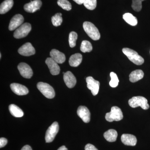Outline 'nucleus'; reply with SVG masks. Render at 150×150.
Here are the masks:
<instances>
[{
    "mask_svg": "<svg viewBox=\"0 0 150 150\" xmlns=\"http://www.w3.org/2000/svg\"><path fill=\"white\" fill-rule=\"evenodd\" d=\"M83 28L86 33L93 40H99L100 33L96 26L91 22L86 21L83 23Z\"/></svg>",
    "mask_w": 150,
    "mask_h": 150,
    "instance_id": "nucleus-1",
    "label": "nucleus"
},
{
    "mask_svg": "<svg viewBox=\"0 0 150 150\" xmlns=\"http://www.w3.org/2000/svg\"><path fill=\"white\" fill-rule=\"evenodd\" d=\"M123 54H125L130 61L137 65L143 64L144 62V58L139 55L137 52L129 48H123L122 49Z\"/></svg>",
    "mask_w": 150,
    "mask_h": 150,
    "instance_id": "nucleus-2",
    "label": "nucleus"
},
{
    "mask_svg": "<svg viewBox=\"0 0 150 150\" xmlns=\"http://www.w3.org/2000/svg\"><path fill=\"white\" fill-rule=\"evenodd\" d=\"M129 105L133 108L140 106L144 110H147L150 107L147 100L143 96L133 97L129 100Z\"/></svg>",
    "mask_w": 150,
    "mask_h": 150,
    "instance_id": "nucleus-3",
    "label": "nucleus"
},
{
    "mask_svg": "<svg viewBox=\"0 0 150 150\" xmlns=\"http://www.w3.org/2000/svg\"><path fill=\"white\" fill-rule=\"evenodd\" d=\"M105 118L108 122L120 121L123 118V112L119 108L113 106L111 108L110 112L106 113Z\"/></svg>",
    "mask_w": 150,
    "mask_h": 150,
    "instance_id": "nucleus-4",
    "label": "nucleus"
},
{
    "mask_svg": "<svg viewBox=\"0 0 150 150\" xmlns=\"http://www.w3.org/2000/svg\"><path fill=\"white\" fill-rule=\"evenodd\" d=\"M37 87L40 92L47 98L51 99L55 97L54 89L48 84L40 82L38 83Z\"/></svg>",
    "mask_w": 150,
    "mask_h": 150,
    "instance_id": "nucleus-5",
    "label": "nucleus"
},
{
    "mask_svg": "<svg viewBox=\"0 0 150 150\" xmlns=\"http://www.w3.org/2000/svg\"><path fill=\"white\" fill-rule=\"evenodd\" d=\"M31 30V25L28 23H25L21 25L15 31L14 37L17 39L23 38L28 35Z\"/></svg>",
    "mask_w": 150,
    "mask_h": 150,
    "instance_id": "nucleus-6",
    "label": "nucleus"
},
{
    "mask_svg": "<svg viewBox=\"0 0 150 150\" xmlns=\"http://www.w3.org/2000/svg\"><path fill=\"white\" fill-rule=\"evenodd\" d=\"M59 131V125L58 122H54L52 123L46 132L45 140L46 143L53 142Z\"/></svg>",
    "mask_w": 150,
    "mask_h": 150,
    "instance_id": "nucleus-7",
    "label": "nucleus"
},
{
    "mask_svg": "<svg viewBox=\"0 0 150 150\" xmlns=\"http://www.w3.org/2000/svg\"><path fill=\"white\" fill-rule=\"evenodd\" d=\"M86 81L87 84V87L91 91L93 96H96L99 91L100 82L96 80L92 77L89 76L86 79Z\"/></svg>",
    "mask_w": 150,
    "mask_h": 150,
    "instance_id": "nucleus-8",
    "label": "nucleus"
},
{
    "mask_svg": "<svg viewBox=\"0 0 150 150\" xmlns=\"http://www.w3.org/2000/svg\"><path fill=\"white\" fill-rule=\"evenodd\" d=\"M18 69L23 77L30 79L32 76L33 72L32 69L26 63H21L18 66Z\"/></svg>",
    "mask_w": 150,
    "mask_h": 150,
    "instance_id": "nucleus-9",
    "label": "nucleus"
},
{
    "mask_svg": "<svg viewBox=\"0 0 150 150\" xmlns=\"http://www.w3.org/2000/svg\"><path fill=\"white\" fill-rule=\"evenodd\" d=\"M18 52L22 56H29L35 54V51L31 43H26L19 48Z\"/></svg>",
    "mask_w": 150,
    "mask_h": 150,
    "instance_id": "nucleus-10",
    "label": "nucleus"
},
{
    "mask_svg": "<svg viewBox=\"0 0 150 150\" xmlns=\"http://www.w3.org/2000/svg\"><path fill=\"white\" fill-rule=\"evenodd\" d=\"M77 112L78 116L81 118L84 123H88L90 122L91 113L87 108L85 106H80L78 108Z\"/></svg>",
    "mask_w": 150,
    "mask_h": 150,
    "instance_id": "nucleus-11",
    "label": "nucleus"
},
{
    "mask_svg": "<svg viewBox=\"0 0 150 150\" xmlns=\"http://www.w3.org/2000/svg\"><path fill=\"white\" fill-rule=\"evenodd\" d=\"M24 21V18L21 15L16 14L11 19L9 25V30L11 31L14 30L19 26L22 25Z\"/></svg>",
    "mask_w": 150,
    "mask_h": 150,
    "instance_id": "nucleus-12",
    "label": "nucleus"
},
{
    "mask_svg": "<svg viewBox=\"0 0 150 150\" xmlns=\"http://www.w3.org/2000/svg\"><path fill=\"white\" fill-rule=\"evenodd\" d=\"M41 6L42 2L40 0H34L25 5L24 9L25 11L33 13L39 10Z\"/></svg>",
    "mask_w": 150,
    "mask_h": 150,
    "instance_id": "nucleus-13",
    "label": "nucleus"
},
{
    "mask_svg": "<svg viewBox=\"0 0 150 150\" xmlns=\"http://www.w3.org/2000/svg\"><path fill=\"white\" fill-rule=\"evenodd\" d=\"M46 64L50 70V73L53 75L59 74L60 72V67L58 63L51 58H48L46 60Z\"/></svg>",
    "mask_w": 150,
    "mask_h": 150,
    "instance_id": "nucleus-14",
    "label": "nucleus"
},
{
    "mask_svg": "<svg viewBox=\"0 0 150 150\" xmlns=\"http://www.w3.org/2000/svg\"><path fill=\"white\" fill-rule=\"evenodd\" d=\"M10 87L13 92L18 95H25L29 92L28 89L25 86L20 84L13 83L11 84Z\"/></svg>",
    "mask_w": 150,
    "mask_h": 150,
    "instance_id": "nucleus-15",
    "label": "nucleus"
},
{
    "mask_svg": "<svg viewBox=\"0 0 150 150\" xmlns=\"http://www.w3.org/2000/svg\"><path fill=\"white\" fill-rule=\"evenodd\" d=\"M64 79L66 85L69 88H73L76 83V79L71 71H67L64 75Z\"/></svg>",
    "mask_w": 150,
    "mask_h": 150,
    "instance_id": "nucleus-16",
    "label": "nucleus"
},
{
    "mask_svg": "<svg viewBox=\"0 0 150 150\" xmlns=\"http://www.w3.org/2000/svg\"><path fill=\"white\" fill-rule=\"evenodd\" d=\"M50 55L51 58L58 64H63L66 61L64 54L56 49H52L50 52Z\"/></svg>",
    "mask_w": 150,
    "mask_h": 150,
    "instance_id": "nucleus-17",
    "label": "nucleus"
},
{
    "mask_svg": "<svg viewBox=\"0 0 150 150\" xmlns=\"http://www.w3.org/2000/svg\"><path fill=\"white\" fill-rule=\"evenodd\" d=\"M121 142L126 146H135L137 144V139L134 135L123 134L121 137Z\"/></svg>",
    "mask_w": 150,
    "mask_h": 150,
    "instance_id": "nucleus-18",
    "label": "nucleus"
},
{
    "mask_svg": "<svg viewBox=\"0 0 150 150\" xmlns=\"http://www.w3.org/2000/svg\"><path fill=\"white\" fill-rule=\"evenodd\" d=\"M144 73L142 70H136L133 71L129 75V80L132 83H135L143 79Z\"/></svg>",
    "mask_w": 150,
    "mask_h": 150,
    "instance_id": "nucleus-19",
    "label": "nucleus"
},
{
    "mask_svg": "<svg viewBox=\"0 0 150 150\" xmlns=\"http://www.w3.org/2000/svg\"><path fill=\"white\" fill-rule=\"evenodd\" d=\"M82 61V56L81 54L77 53L72 55L70 57L69 63L71 67H77Z\"/></svg>",
    "mask_w": 150,
    "mask_h": 150,
    "instance_id": "nucleus-20",
    "label": "nucleus"
},
{
    "mask_svg": "<svg viewBox=\"0 0 150 150\" xmlns=\"http://www.w3.org/2000/svg\"><path fill=\"white\" fill-rule=\"evenodd\" d=\"M13 5V0H5L4 1L0 6V13L4 14L6 13L12 8Z\"/></svg>",
    "mask_w": 150,
    "mask_h": 150,
    "instance_id": "nucleus-21",
    "label": "nucleus"
},
{
    "mask_svg": "<svg viewBox=\"0 0 150 150\" xmlns=\"http://www.w3.org/2000/svg\"><path fill=\"white\" fill-rule=\"evenodd\" d=\"M103 136L105 139L107 140L108 142H115L116 141L118 137V133L117 131L114 129H109L105 132Z\"/></svg>",
    "mask_w": 150,
    "mask_h": 150,
    "instance_id": "nucleus-22",
    "label": "nucleus"
},
{
    "mask_svg": "<svg viewBox=\"0 0 150 150\" xmlns=\"http://www.w3.org/2000/svg\"><path fill=\"white\" fill-rule=\"evenodd\" d=\"M10 112L13 116L17 118L22 117L24 115L23 110L15 104H11L9 106Z\"/></svg>",
    "mask_w": 150,
    "mask_h": 150,
    "instance_id": "nucleus-23",
    "label": "nucleus"
},
{
    "mask_svg": "<svg viewBox=\"0 0 150 150\" xmlns=\"http://www.w3.org/2000/svg\"><path fill=\"white\" fill-rule=\"evenodd\" d=\"M123 18L126 23L132 26H135L138 23L137 18L134 16L132 14L129 13H125L123 15Z\"/></svg>",
    "mask_w": 150,
    "mask_h": 150,
    "instance_id": "nucleus-24",
    "label": "nucleus"
},
{
    "mask_svg": "<svg viewBox=\"0 0 150 150\" xmlns=\"http://www.w3.org/2000/svg\"><path fill=\"white\" fill-rule=\"evenodd\" d=\"M81 51L83 53L90 52L93 49L91 43L88 40H83L82 42L80 47Z\"/></svg>",
    "mask_w": 150,
    "mask_h": 150,
    "instance_id": "nucleus-25",
    "label": "nucleus"
},
{
    "mask_svg": "<svg viewBox=\"0 0 150 150\" xmlns=\"http://www.w3.org/2000/svg\"><path fill=\"white\" fill-rule=\"evenodd\" d=\"M51 21L53 25L55 26H59L62 24L63 22V18L62 17V14L57 13L52 17Z\"/></svg>",
    "mask_w": 150,
    "mask_h": 150,
    "instance_id": "nucleus-26",
    "label": "nucleus"
},
{
    "mask_svg": "<svg viewBox=\"0 0 150 150\" xmlns=\"http://www.w3.org/2000/svg\"><path fill=\"white\" fill-rule=\"evenodd\" d=\"M57 4L59 6L65 10L69 11L71 9V4L68 0H58Z\"/></svg>",
    "mask_w": 150,
    "mask_h": 150,
    "instance_id": "nucleus-27",
    "label": "nucleus"
},
{
    "mask_svg": "<svg viewBox=\"0 0 150 150\" xmlns=\"http://www.w3.org/2000/svg\"><path fill=\"white\" fill-rule=\"evenodd\" d=\"M84 6L86 8L90 10H93L96 8L97 5L96 0H84Z\"/></svg>",
    "mask_w": 150,
    "mask_h": 150,
    "instance_id": "nucleus-28",
    "label": "nucleus"
},
{
    "mask_svg": "<svg viewBox=\"0 0 150 150\" xmlns=\"http://www.w3.org/2000/svg\"><path fill=\"white\" fill-rule=\"evenodd\" d=\"M78 38L76 33L72 31L70 33L69 35V43L70 47L74 48L76 45V41Z\"/></svg>",
    "mask_w": 150,
    "mask_h": 150,
    "instance_id": "nucleus-29",
    "label": "nucleus"
},
{
    "mask_svg": "<svg viewBox=\"0 0 150 150\" xmlns=\"http://www.w3.org/2000/svg\"><path fill=\"white\" fill-rule=\"evenodd\" d=\"M110 76L111 78V80L109 82V85L111 87H116L118 86L119 82L117 75L115 73L112 72L110 73Z\"/></svg>",
    "mask_w": 150,
    "mask_h": 150,
    "instance_id": "nucleus-30",
    "label": "nucleus"
},
{
    "mask_svg": "<svg viewBox=\"0 0 150 150\" xmlns=\"http://www.w3.org/2000/svg\"><path fill=\"white\" fill-rule=\"evenodd\" d=\"M145 0H132L131 7L134 11L139 12L142 8V2Z\"/></svg>",
    "mask_w": 150,
    "mask_h": 150,
    "instance_id": "nucleus-31",
    "label": "nucleus"
},
{
    "mask_svg": "<svg viewBox=\"0 0 150 150\" xmlns=\"http://www.w3.org/2000/svg\"><path fill=\"white\" fill-rule=\"evenodd\" d=\"M8 143V141L6 138H1L0 139V148L4 147Z\"/></svg>",
    "mask_w": 150,
    "mask_h": 150,
    "instance_id": "nucleus-32",
    "label": "nucleus"
},
{
    "mask_svg": "<svg viewBox=\"0 0 150 150\" xmlns=\"http://www.w3.org/2000/svg\"><path fill=\"white\" fill-rule=\"evenodd\" d=\"M85 150H98L96 148V147L93 145L91 144H87L86 145L85 147Z\"/></svg>",
    "mask_w": 150,
    "mask_h": 150,
    "instance_id": "nucleus-33",
    "label": "nucleus"
},
{
    "mask_svg": "<svg viewBox=\"0 0 150 150\" xmlns=\"http://www.w3.org/2000/svg\"><path fill=\"white\" fill-rule=\"evenodd\" d=\"M21 150H32V149L31 147L29 145H25L22 148Z\"/></svg>",
    "mask_w": 150,
    "mask_h": 150,
    "instance_id": "nucleus-34",
    "label": "nucleus"
},
{
    "mask_svg": "<svg viewBox=\"0 0 150 150\" xmlns=\"http://www.w3.org/2000/svg\"><path fill=\"white\" fill-rule=\"evenodd\" d=\"M75 2L79 5H81L83 4L84 0H73Z\"/></svg>",
    "mask_w": 150,
    "mask_h": 150,
    "instance_id": "nucleus-35",
    "label": "nucleus"
},
{
    "mask_svg": "<svg viewBox=\"0 0 150 150\" xmlns=\"http://www.w3.org/2000/svg\"><path fill=\"white\" fill-rule=\"evenodd\" d=\"M58 150H68V149L65 146H62L60 147L58 149Z\"/></svg>",
    "mask_w": 150,
    "mask_h": 150,
    "instance_id": "nucleus-36",
    "label": "nucleus"
},
{
    "mask_svg": "<svg viewBox=\"0 0 150 150\" xmlns=\"http://www.w3.org/2000/svg\"><path fill=\"white\" fill-rule=\"evenodd\" d=\"M0 58H1V53L0 54Z\"/></svg>",
    "mask_w": 150,
    "mask_h": 150,
    "instance_id": "nucleus-37",
    "label": "nucleus"
}]
</instances>
